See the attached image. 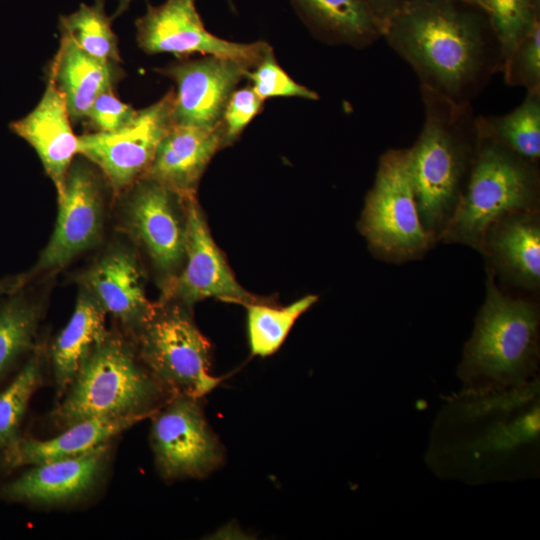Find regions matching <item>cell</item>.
Listing matches in <instances>:
<instances>
[{
  "instance_id": "5b68a950",
  "label": "cell",
  "mask_w": 540,
  "mask_h": 540,
  "mask_svg": "<svg viewBox=\"0 0 540 540\" xmlns=\"http://www.w3.org/2000/svg\"><path fill=\"white\" fill-rule=\"evenodd\" d=\"M476 156L457 208L442 236L444 243L481 249L488 228L499 219L539 209V164L492 136L477 115Z\"/></svg>"
},
{
  "instance_id": "d6a6232c",
  "label": "cell",
  "mask_w": 540,
  "mask_h": 540,
  "mask_svg": "<svg viewBox=\"0 0 540 540\" xmlns=\"http://www.w3.org/2000/svg\"><path fill=\"white\" fill-rule=\"evenodd\" d=\"M132 106L113 94V89L101 93L90 107L86 118L97 132H115L125 127L135 116Z\"/></svg>"
},
{
  "instance_id": "ffe728a7",
  "label": "cell",
  "mask_w": 540,
  "mask_h": 540,
  "mask_svg": "<svg viewBox=\"0 0 540 540\" xmlns=\"http://www.w3.org/2000/svg\"><path fill=\"white\" fill-rule=\"evenodd\" d=\"M140 421L137 417L93 418L68 426L50 439L18 437L4 451L5 461L15 468L75 457L109 442Z\"/></svg>"
},
{
  "instance_id": "8992f818",
  "label": "cell",
  "mask_w": 540,
  "mask_h": 540,
  "mask_svg": "<svg viewBox=\"0 0 540 540\" xmlns=\"http://www.w3.org/2000/svg\"><path fill=\"white\" fill-rule=\"evenodd\" d=\"M358 230L371 253L389 263L420 259L436 244L420 220L408 148L389 149L380 156Z\"/></svg>"
},
{
  "instance_id": "484cf974",
  "label": "cell",
  "mask_w": 540,
  "mask_h": 540,
  "mask_svg": "<svg viewBox=\"0 0 540 540\" xmlns=\"http://www.w3.org/2000/svg\"><path fill=\"white\" fill-rule=\"evenodd\" d=\"M104 4L105 0H95L92 5L82 3L76 11L60 18V32L89 55L117 63L121 60L117 37Z\"/></svg>"
},
{
  "instance_id": "7402d4cb",
  "label": "cell",
  "mask_w": 540,
  "mask_h": 540,
  "mask_svg": "<svg viewBox=\"0 0 540 540\" xmlns=\"http://www.w3.org/2000/svg\"><path fill=\"white\" fill-rule=\"evenodd\" d=\"M115 64L89 55L61 36L49 76L63 94L71 120L86 118L95 99L113 89L118 77Z\"/></svg>"
},
{
  "instance_id": "44dd1931",
  "label": "cell",
  "mask_w": 540,
  "mask_h": 540,
  "mask_svg": "<svg viewBox=\"0 0 540 540\" xmlns=\"http://www.w3.org/2000/svg\"><path fill=\"white\" fill-rule=\"evenodd\" d=\"M323 42L365 48L383 38L384 25L364 0H289Z\"/></svg>"
},
{
  "instance_id": "ba28073f",
  "label": "cell",
  "mask_w": 540,
  "mask_h": 540,
  "mask_svg": "<svg viewBox=\"0 0 540 540\" xmlns=\"http://www.w3.org/2000/svg\"><path fill=\"white\" fill-rule=\"evenodd\" d=\"M202 399L171 395L150 417L155 463L166 480L204 478L223 464L225 451Z\"/></svg>"
},
{
  "instance_id": "2e32d148",
  "label": "cell",
  "mask_w": 540,
  "mask_h": 540,
  "mask_svg": "<svg viewBox=\"0 0 540 540\" xmlns=\"http://www.w3.org/2000/svg\"><path fill=\"white\" fill-rule=\"evenodd\" d=\"M225 147L221 122L213 127L173 123L141 178L157 182L183 199L196 197L208 164Z\"/></svg>"
},
{
  "instance_id": "f1b7e54d",
  "label": "cell",
  "mask_w": 540,
  "mask_h": 540,
  "mask_svg": "<svg viewBox=\"0 0 540 540\" xmlns=\"http://www.w3.org/2000/svg\"><path fill=\"white\" fill-rule=\"evenodd\" d=\"M471 3L488 15L500 40L504 62L540 22V0H472Z\"/></svg>"
},
{
  "instance_id": "836d02e7",
  "label": "cell",
  "mask_w": 540,
  "mask_h": 540,
  "mask_svg": "<svg viewBox=\"0 0 540 540\" xmlns=\"http://www.w3.org/2000/svg\"><path fill=\"white\" fill-rule=\"evenodd\" d=\"M372 9L384 28L391 17L400 9L404 0H364ZM385 31V30H384Z\"/></svg>"
},
{
  "instance_id": "4dcf8cb0",
  "label": "cell",
  "mask_w": 540,
  "mask_h": 540,
  "mask_svg": "<svg viewBox=\"0 0 540 540\" xmlns=\"http://www.w3.org/2000/svg\"><path fill=\"white\" fill-rule=\"evenodd\" d=\"M502 73L509 86L540 89V22L512 50Z\"/></svg>"
},
{
  "instance_id": "9c48e42d",
  "label": "cell",
  "mask_w": 540,
  "mask_h": 540,
  "mask_svg": "<svg viewBox=\"0 0 540 540\" xmlns=\"http://www.w3.org/2000/svg\"><path fill=\"white\" fill-rule=\"evenodd\" d=\"M173 101L174 90H170L155 103L137 110L122 129L79 136L77 154L96 165L114 191L130 187L145 174L173 124Z\"/></svg>"
},
{
  "instance_id": "9a60e30c",
  "label": "cell",
  "mask_w": 540,
  "mask_h": 540,
  "mask_svg": "<svg viewBox=\"0 0 540 540\" xmlns=\"http://www.w3.org/2000/svg\"><path fill=\"white\" fill-rule=\"evenodd\" d=\"M501 282L529 292L540 289V211L507 215L485 233L479 251Z\"/></svg>"
},
{
  "instance_id": "8fae6325",
  "label": "cell",
  "mask_w": 540,
  "mask_h": 540,
  "mask_svg": "<svg viewBox=\"0 0 540 540\" xmlns=\"http://www.w3.org/2000/svg\"><path fill=\"white\" fill-rule=\"evenodd\" d=\"M185 200L186 247L180 272L165 286L164 300L191 307L207 298L246 305L258 302L236 280L210 229L196 197Z\"/></svg>"
},
{
  "instance_id": "d590c367",
  "label": "cell",
  "mask_w": 540,
  "mask_h": 540,
  "mask_svg": "<svg viewBox=\"0 0 540 540\" xmlns=\"http://www.w3.org/2000/svg\"><path fill=\"white\" fill-rule=\"evenodd\" d=\"M132 1L133 0H119L118 7L115 10L113 17L119 16L120 14L125 12Z\"/></svg>"
},
{
  "instance_id": "3957f363",
  "label": "cell",
  "mask_w": 540,
  "mask_h": 540,
  "mask_svg": "<svg viewBox=\"0 0 540 540\" xmlns=\"http://www.w3.org/2000/svg\"><path fill=\"white\" fill-rule=\"evenodd\" d=\"M486 273V297L457 370L466 394L523 388L539 367V304L504 294L493 273Z\"/></svg>"
},
{
  "instance_id": "52a82bcc",
  "label": "cell",
  "mask_w": 540,
  "mask_h": 540,
  "mask_svg": "<svg viewBox=\"0 0 540 540\" xmlns=\"http://www.w3.org/2000/svg\"><path fill=\"white\" fill-rule=\"evenodd\" d=\"M187 306L164 300L135 334L142 363L171 395L204 398L221 381L211 373V345Z\"/></svg>"
},
{
  "instance_id": "30bf717a",
  "label": "cell",
  "mask_w": 540,
  "mask_h": 540,
  "mask_svg": "<svg viewBox=\"0 0 540 540\" xmlns=\"http://www.w3.org/2000/svg\"><path fill=\"white\" fill-rule=\"evenodd\" d=\"M139 47L148 54L170 53L178 57L191 54L232 59L251 70L270 46L265 41L237 43L222 39L207 30L195 0H166L149 4L136 21Z\"/></svg>"
},
{
  "instance_id": "4fadbf2b",
  "label": "cell",
  "mask_w": 540,
  "mask_h": 540,
  "mask_svg": "<svg viewBox=\"0 0 540 540\" xmlns=\"http://www.w3.org/2000/svg\"><path fill=\"white\" fill-rule=\"evenodd\" d=\"M126 220L167 284L180 272L185 260V200L163 185L141 178L128 200Z\"/></svg>"
},
{
  "instance_id": "7a4b0ae2",
  "label": "cell",
  "mask_w": 540,
  "mask_h": 540,
  "mask_svg": "<svg viewBox=\"0 0 540 540\" xmlns=\"http://www.w3.org/2000/svg\"><path fill=\"white\" fill-rule=\"evenodd\" d=\"M422 130L409 149V167L421 223L435 243L457 208L479 142L472 104H459L420 87Z\"/></svg>"
},
{
  "instance_id": "d4e9b609",
  "label": "cell",
  "mask_w": 540,
  "mask_h": 540,
  "mask_svg": "<svg viewBox=\"0 0 540 540\" xmlns=\"http://www.w3.org/2000/svg\"><path fill=\"white\" fill-rule=\"evenodd\" d=\"M317 300L318 296L307 295L284 307H276L261 301L244 305L247 309V331L251 353L260 357L275 353L296 320Z\"/></svg>"
},
{
  "instance_id": "e0dca14e",
  "label": "cell",
  "mask_w": 540,
  "mask_h": 540,
  "mask_svg": "<svg viewBox=\"0 0 540 540\" xmlns=\"http://www.w3.org/2000/svg\"><path fill=\"white\" fill-rule=\"evenodd\" d=\"M109 442L84 454L34 465L3 489L11 500L42 505L70 502L90 492L105 471Z\"/></svg>"
},
{
  "instance_id": "4316f807",
  "label": "cell",
  "mask_w": 540,
  "mask_h": 540,
  "mask_svg": "<svg viewBox=\"0 0 540 540\" xmlns=\"http://www.w3.org/2000/svg\"><path fill=\"white\" fill-rule=\"evenodd\" d=\"M16 292L0 307V377L32 348L39 321L36 304Z\"/></svg>"
},
{
  "instance_id": "5bb4252c",
  "label": "cell",
  "mask_w": 540,
  "mask_h": 540,
  "mask_svg": "<svg viewBox=\"0 0 540 540\" xmlns=\"http://www.w3.org/2000/svg\"><path fill=\"white\" fill-rule=\"evenodd\" d=\"M157 71L176 86L173 123L213 127L221 122L230 96L249 70L232 59L207 55Z\"/></svg>"
},
{
  "instance_id": "f546056e",
  "label": "cell",
  "mask_w": 540,
  "mask_h": 540,
  "mask_svg": "<svg viewBox=\"0 0 540 540\" xmlns=\"http://www.w3.org/2000/svg\"><path fill=\"white\" fill-rule=\"evenodd\" d=\"M246 78L256 94L264 101L269 97H299L318 100L316 91L294 81L279 65L271 46L258 63L249 71Z\"/></svg>"
},
{
  "instance_id": "6da1fadb",
  "label": "cell",
  "mask_w": 540,
  "mask_h": 540,
  "mask_svg": "<svg viewBox=\"0 0 540 540\" xmlns=\"http://www.w3.org/2000/svg\"><path fill=\"white\" fill-rule=\"evenodd\" d=\"M383 38L413 69L420 87L472 104L502 72L500 40L488 15L464 0H404Z\"/></svg>"
},
{
  "instance_id": "ac0fdd59",
  "label": "cell",
  "mask_w": 540,
  "mask_h": 540,
  "mask_svg": "<svg viewBox=\"0 0 540 540\" xmlns=\"http://www.w3.org/2000/svg\"><path fill=\"white\" fill-rule=\"evenodd\" d=\"M70 120L65 98L49 76L36 107L11 124L12 131L36 151L57 192L62 188L77 154L78 137L72 130Z\"/></svg>"
},
{
  "instance_id": "1f68e13d",
  "label": "cell",
  "mask_w": 540,
  "mask_h": 540,
  "mask_svg": "<svg viewBox=\"0 0 540 540\" xmlns=\"http://www.w3.org/2000/svg\"><path fill=\"white\" fill-rule=\"evenodd\" d=\"M264 100L248 85L236 89L224 109L221 124L225 146L234 143L248 124L263 110Z\"/></svg>"
},
{
  "instance_id": "8d00e7d4",
  "label": "cell",
  "mask_w": 540,
  "mask_h": 540,
  "mask_svg": "<svg viewBox=\"0 0 540 540\" xmlns=\"http://www.w3.org/2000/svg\"><path fill=\"white\" fill-rule=\"evenodd\" d=\"M464 1H467V2H470V3L472 2V0H464Z\"/></svg>"
},
{
  "instance_id": "603a6c76",
  "label": "cell",
  "mask_w": 540,
  "mask_h": 540,
  "mask_svg": "<svg viewBox=\"0 0 540 540\" xmlns=\"http://www.w3.org/2000/svg\"><path fill=\"white\" fill-rule=\"evenodd\" d=\"M105 315L86 289L79 294L68 323L51 347L58 397L65 393L92 349L106 335Z\"/></svg>"
},
{
  "instance_id": "cb8c5ba5",
  "label": "cell",
  "mask_w": 540,
  "mask_h": 540,
  "mask_svg": "<svg viewBox=\"0 0 540 540\" xmlns=\"http://www.w3.org/2000/svg\"><path fill=\"white\" fill-rule=\"evenodd\" d=\"M483 127L521 157L539 163L540 89L526 91L523 101L503 115H478Z\"/></svg>"
},
{
  "instance_id": "83f0119b",
  "label": "cell",
  "mask_w": 540,
  "mask_h": 540,
  "mask_svg": "<svg viewBox=\"0 0 540 540\" xmlns=\"http://www.w3.org/2000/svg\"><path fill=\"white\" fill-rule=\"evenodd\" d=\"M42 357L35 352L0 392V450H6L19 436L18 429L27 405L43 381Z\"/></svg>"
},
{
  "instance_id": "277c9868",
  "label": "cell",
  "mask_w": 540,
  "mask_h": 540,
  "mask_svg": "<svg viewBox=\"0 0 540 540\" xmlns=\"http://www.w3.org/2000/svg\"><path fill=\"white\" fill-rule=\"evenodd\" d=\"M170 395L154 379L137 349L109 333L92 349L51 414L65 429L93 418H150Z\"/></svg>"
},
{
  "instance_id": "7c38bea8",
  "label": "cell",
  "mask_w": 540,
  "mask_h": 540,
  "mask_svg": "<svg viewBox=\"0 0 540 540\" xmlns=\"http://www.w3.org/2000/svg\"><path fill=\"white\" fill-rule=\"evenodd\" d=\"M58 194V215L52 236L32 273L57 270L67 265L100 239L103 199L100 182L92 168L72 162Z\"/></svg>"
},
{
  "instance_id": "e575fe53",
  "label": "cell",
  "mask_w": 540,
  "mask_h": 540,
  "mask_svg": "<svg viewBox=\"0 0 540 540\" xmlns=\"http://www.w3.org/2000/svg\"><path fill=\"white\" fill-rule=\"evenodd\" d=\"M24 276L0 279V296L18 290L24 284Z\"/></svg>"
},
{
  "instance_id": "d6986e66",
  "label": "cell",
  "mask_w": 540,
  "mask_h": 540,
  "mask_svg": "<svg viewBox=\"0 0 540 540\" xmlns=\"http://www.w3.org/2000/svg\"><path fill=\"white\" fill-rule=\"evenodd\" d=\"M85 289L106 313L136 334L154 306L144 290L141 269L131 252L115 249L101 257L84 275Z\"/></svg>"
}]
</instances>
